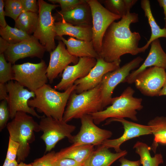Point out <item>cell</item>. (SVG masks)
Here are the masks:
<instances>
[{
	"mask_svg": "<svg viewBox=\"0 0 166 166\" xmlns=\"http://www.w3.org/2000/svg\"><path fill=\"white\" fill-rule=\"evenodd\" d=\"M138 21V14L129 12L120 21L112 22L103 37L100 57L107 62H121V57L125 54L140 53L138 44L140 35L132 32L130 28L131 24Z\"/></svg>",
	"mask_w": 166,
	"mask_h": 166,
	"instance_id": "1",
	"label": "cell"
},
{
	"mask_svg": "<svg viewBox=\"0 0 166 166\" xmlns=\"http://www.w3.org/2000/svg\"><path fill=\"white\" fill-rule=\"evenodd\" d=\"M73 85L64 92H60L46 84L34 91L35 97L28 102L29 106L36 108L46 117L62 120L65 107L72 93L76 89Z\"/></svg>",
	"mask_w": 166,
	"mask_h": 166,
	"instance_id": "2",
	"label": "cell"
},
{
	"mask_svg": "<svg viewBox=\"0 0 166 166\" xmlns=\"http://www.w3.org/2000/svg\"><path fill=\"white\" fill-rule=\"evenodd\" d=\"M134 90L127 87L121 95L113 98L111 105L105 110L89 114L96 124H98L110 118H127L134 121H138L137 110L143 108L141 98L135 97Z\"/></svg>",
	"mask_w": 166,
	"mask_h": 166,
	"instance_id": "3",
	"label": "cell"
},
{
	"mask_svg": "<svg viewBox=\"0 0 166 166\" xmlns=\"http://www.w3.org/2000/svg\"><path fill=\"white\" fill-rule=\"evenodd\" d=\"M6 127L9 138L19 144L17 161L23 162L29 154L30 144L35 140L34 132L41 131L39 124L27 113L18 112Z\"/></svg>",
	"mask_w": 166,
	"mask_h": 166,
	"instance_id": "4",
	"label": "cell"
},
{
	"mask_svg": "<svg viewBox=\"0 0 166 166\" xmlns=\"http://www.w3.org/2000/svg\"><path fill=\"white\" fill-rule=\"evenodd\" d=\"M75 91V90H74ZM70 95L62 120L68 122L73 119L103 110L100 83L95 88L79 94L75 91Z\"/></svg>",
	"mask_w": 166,
	"mask_h": 166,
	"instance_id": "5",
	"label": "cell"
},
{
	"mask_svg": "<svg viewBox=\"0 0 166 166\" xmlns=\"http://www.w3.org/2000/svg\"><path fill=\"white\" fill-rule=\"evenodd\" d=\"M38 18L36 30L33 36L38 40L46 51L51 52L56 46L54 39V18L52 15V10L59 5L48 3L43 0L38 1Z\"/></svg>",
	"mask_w": 166,
	"mask_h": 166,
	"instance_id": "6",
	"label": "cell"
},
{
	"mask_svg": "<svg viewBox=\"0 0 166 166\" xmlns=\"http://www.w3.org/2000/svg\"><path fill=\"white\" fill-rule=\"evenodd\" d=\"M12 68L14 80L30 91L34 92L46 84L48 80L47 65L43 60L38 63L28 62L14 65Z\"/></svg>",
	"mask_w": 166,
	"mask_h": 166,
	"instance_id": "7",
	"label": "cell"
},
{
	"mask_svg": "<svg viewBox=\"0 0 166 166\" xmlns=\"http://www.w3.org/2000/svg\"><path fill=\"white\" fill-rule=\"evenodd\" d=\"M39 124L40 131L43 132L40 138L45 143V152H50L62 139L67 138L70 140L76 128L75 125L69 124L63 120L45 116L41 118Z\"/></svg>",
	"mask_w": 166,
	"mask_h": 166,
	"instance_id": "8",
	"label": "cell"
},
{
	"mask_svg": "<svg viewBox=\"0 0 166 166\" xmlns=\"http://www.w3.org/2000/svg\"><path fill=\"white\" fill-rule=\"evenodd\" d=\"M91 8L92 18V38L94 48L100 54L104 35L109 25L121 17L108 10L97 0H86Z\"/></svg>",
	"mask_w": 166,
	"mask_h": 166,
	"instance_id": "9",
	"label": "cell"
},
{
	"mask_svg": "<svg viewBox=\"0 0 166 166\" xmlns=\"http://www.w3.org/2000/svg\"><path fill=\"white\" fill-rule=\"evenodd\" d=\"M8 97L6 101L10 113V118L13 119L18 112H23L41 119L34 108L30 107L28 102L35 97L34 92L28 90L16 81H11L6 83Z\"/></svg>",
	"mask_w": 166,
	"mask_h": 166,
	"instance_id": "10",
	"label": "cell"
},
{
	"mask_svg": "<svg viewBox=\"0 0 166 166\" xmlns=\"http://www.w3.org/2000/svg\"><path fill=\"white\" fill-rule=\"evenodd\" d=\"M143 60L141 57H137L122 66L107 73L103 76L101 84L104 108L111 104L113 98L112 95L116 87L119 84L124 83L130 71L138 68Z\"/></svg>",
	"mask_w": 166,
	"mask_h": 166,
	"instance_id": "11",
	"label": "cell"
},
{
	"mask_svg": "<svg viewBox=\"0 0 166 166\" xmlns=\"http://www.w3.org/2000/svg\"><path fill=\"white\" fill-rule=\"evenodd\" d=\"M80 119L81 125L79 131L69 140L72 144L101 145L104 141L112 136L113 133L111 131L97 126L89 115H85Z\"/></svg>",
	"mask_w": 166,
	"mask_h": 166,
	"instance_id": "12",
	"label": "cell"
},
{
	"mask_svg": "<svg viewBox=\"0 0 166 166\" xmlns=\"http://www.w3.org/2000/svg\"><path fill=\"white\" fill-rule=\"evenodd\" d=\"M166 79L165 69L152 67L139 74L134 83L136 88L144 95L154 97L158 96Z\"/></svg>",
	"mask_w": 166,
	"mask_h": 166,
	"instance_id": "13",
	"label": "cell"
},
{
	"mask_svg": "<svg viewBox=\"0 0 166 166\" xmlns=\"http://www.w3.org/2000/svg\"><path fill=\"white\" fill-rule=\"evenodd\" d=\"M113 121L118 122L121 123L124 130V133L118 138L105 140L101 145L109 148H114L117 152L122 151L120 146L125 141L141 136L152 134V129L150 126L135 123L127 121L124 118H110L107 120L105 124H108Z\"/></svg>",
	"mask_w": 166,
	"mask_h": 166,
	"instance_id": "14",
	"label": "cell"
},
{
	"mask_svg": "<svg viewBox=\"0 0 166 166\" xmlns=\"http://www.w3.org/2000/svg\"><path fill=\"white\" fill-rule=\"evenodd\" d=\"M95 66L84 77L78 79L74 82L76 85L75 92L79 94L92 89L100 84L103 76L120 67V62H107L100 57L97 59Z\"/></svg>",
	"mask_w": 166,
	"mask_h": 166,
	"instance_id": "15",
	"label": "cell"
},
{
	"mask_svg": "<svg viewBox=\"0 0 166 166\" xmlns=\"http://www.w3.org/2000/svg\"><path fill=\"white\" fill-rule=\"evenodd\" d=\"M46 51L38 40L32 36L29 39L10 44L3 54L6 60L12 64L19 59L26 57L42 58Z\"/></svg>",
	"mask_w": 166,
	"mask_h": 166,
	"instance_id": "16",
	"label": "cell"
},
{
	"mask_svg": "<svg viewBox=\"0 0 166 166\" xmlns=\"http://www.w3.org/2000/svg\"><path fill=\"white\" fill-rule=\"evenodd\" d=\"M97 62V59L95 58L79 57L77 63L66 67L63 71L61 81L55 86L54 89L56 90L65 91L73 86L76 81L86 76Z\"/></svg>",
	"mask_w": 166,
	"mask_h": 166,
	"instance_id": "17",
	"label": "cell"
},
{
	"mask_svg": "<svg viewBox=\"0 0 166 166\" xmlns=\"http://www.w3.org/2000/svg\"><path fill=\"white\" fill-rule=\"evenodd\" d=\"M65 45L62 41L59 40L55 49L50 52L46 75L50 83H53L69 64L72 63L76 64L78 62L79 58L70 54Z\"/></svg>",
	"mask_w": 166,
	"mask_h": 166,
	"instance_id": "18",
	"label": "cell"
},
{
	"mask_svg": "<svg viewBox=\"0 0 166 166\" xmlns=\"http://www.w3.org/2000/svg\"><path fill=\"white\" fill-rule=\"evenodd\" d=\"M148 54L142 64L137 69L132 71L124 83H134L137 75L147 68L156 67L166 69V53L162 48L159 39L152 42Z\"/></svg>",
	"mask_w": 166,
	"mask_h": 166,
	"instance_id": "19",
	"label": "cell"
},
{
	"mask_svg": "<svg viewBox=\"0 0 166 166\" xmlns=\"http://www.w3.org/2000/svg\"><path fill=\"white\" fill-rule=\"evenodd\" d=\"M92 26L73 25L63 20L55 22L54 31L56 37L67 35L87 42L92 40Z\"/></svg>",
	"mask_w": 166,
	"mask_h": 166,
	"instance_id": "20",
	"label": "cell"
},
{
	"mask_svg": "<svg viewBox=\"0 0 166 166\" xmlns=\"http://www.w3.org/2000/svg\"><path fill=\"white\" fill-rule=\"evenodd\" d=\"M57 12L61 20L73 25L92 26L91 10L86 0L69 10Z\"/></svg>",
	"mask_w": 166,
	"mask_h": 166,
	"instance_id": "21",
	"label": "cell"
},
{
	"mask_svg": "<svg viewBox=\"0 0 166 166\" xmlns=\"http://www.w3.org/2000/svg\"><path fill=\"white\" fill-rule=\"evenodd\" d=\"M106 147L101 145L90 154L84 166H110L117 160L124 156L127 153L126 150L113 153Z\"/></svg>",
	"mask_w": 166,
	"mask_h": 166,
	"instance_id": "22",
	"label": "cell"
},
{
	"mask_svg": "<svg viewBox=\"0 0 166 166\" xmlns=\"http://www.w3.org/2000/svg\"><path fill=\"white\" fill-rule=\"evenodd\" d=\"M56 39L62 41L67 49L71 55L78 57H87L95 58L100 57L95 49L92 41L87 42L76 39L70 37L67 40L62 36H56Z\"/></svg>",
	"mask_w": 166,
	"mask_h": 166,
	"instance_id": "23",
	"label": "cell"
},
{
	"mask_svg": "<svg viewBox=\"0 0 166 166\" xmlns=\"http://www.w3.org/2000/svg\"><path fill=\"white\" fill-rule=\"evenodd\" d=\"M94 145L89 144L79 145L72 144L57 152H56L55 160L68 158L73 160L83 165L94 150Z\"/></svg>",
	"mask_w": 166,
	"mask_h": 166,
	"instance_id": "24",
	"label": "cell"
},
{
	"mask_svg": "<svg viewBox=\"0 0 166 166\" xmlns=\"http://www.w3.org/2000/svg\"><path fill=\"white\" fill-rule=\"evenodd\" d=\"M141 6L144 11L145 17L148 19L151 30V34L146 44L140 48V53L144 52L153 41L161 37L166 38V28H160L156 22L152 14L150 1L148 0H141Z\"/></svg>",
	"mask_w": 166,
	"mask_h": 166,
	"instance_id": "25",
	"label": "cell"
},
{
	"mask_svg": "<svg viewBox=\"0 0 166 166\" xmlns=\"http://www.w3.org/2000/svg\"><path fill=\"white\" fill-rule=\"evenodd\" d=\"M133 148L135 149V152L140 156V163L143 166H159L163 163V157L161 154H156L153 157L151 156L150 147L146 144L138 141Z\"/></svg>",
	"mask_w": 166,
	"mask_h": 166,
	"instance_id": "26",
	"label": "cell"
},
{
	"mask_svg": "<svg viewBox=\"0 0 166 166\" xmlns=\"http://www.w3.org/2000/svg\"><path fill=\"white\" fill-rule=\"evenodd\" d=\"M147 125L151 127L154 135L152 146L155 152L158 144L166 145V117H156L150 120Z\"/></svg>",
	"mask_w": 166,
	"mask_h": 166,
	"instance_id": "27",
	"label": "cell"
},
{
	"mask_svg": "<svg viewBox=\"0 0 166 166\" xmlns=\"http://www.w3.org/2000/svg\"><path fill=\"white\" fill-rule=\"evenodd\" d=\"M38 18V13L23 12L15 21L14 27L30 35L36 30Z\"/></svg>",
	"mask_w": 166,
	"mask_h": 166,
	"instance_id": "28",
	"label": "cell"
},
{
	"mask_svg": "<svg viewBox=\"0 0 166 166\" xmlns=\"http://www.w3.org/2000/svg\"><path fill=\"white\" fill-rule=\"evenodd\" d=\"M105 8L112 13L121 18L130 12L137 0H105L102 1Z\"/></svg>",
	"mask_w": 166,
	"mask_h": 166,
	"instance_id": "29",
	"label": "cell"
},
{
	"mask_svg": "<svg viewBox=\"0 0 166 166\" xmlns=\"http://www.w3.org/2000/svg\"><path fill=\"white\" fill-rule=\"evenodd\" d=\"M0 34L1 37L10 44H14L30 39V36L24 32L7 25L5 28L0 27Z\"/></svg>",
	"mask_w": 166,
	"mask_h": 166,
	"instance_id": "30",
	"label": "cell"
},
{
	"mask_svg": "<svg viewBox=\"0 0 166 166\" xmlns=\"http://www.w3.org/2000/svg\"><path fill=\"white\" fill-rule=\"evenodd\" d=\"M10 62H7L3 53L0 54V83H6L14 80L12 66Z\"/></svg>",
	"mask_w": 166,
	"mask_h": 166,
	"instance_id": "31",
	"label": "cell"
},
{
	"mask_svg": "<svg viewBox=\"0 0 166 166\" xmlns=\"http://www.w3.org/2000/svg\"><path fill=\"white\" fill-rule=\"evenodd\" d=\"M5 16L15 21L23 12L20 0H6L4 1Z\"/></svg>",
	"mask_w": 166,
	"mask_h": 166,
	"instance_id": "32",
	"label": "cell"
},
{
	"mask_svg": "<svg viewBox=\"0 0 166 166\" xmlns=\"http://www.w3.org/2000/svg\"><path fill=\"white\" fill-rule=\"evenodd\" d=\"M55 152L54 151H50L35 159L31 163L33 166H54Z\"/></svg>",
	"mask_w": 166,
	"mask_h": 166,
	"instance_id": "33",
	"label": "cell"
},
{
	"mask_svg": "<svg viewBox=\"0 0 166 166\" xmlns=\"http://www.w3.org/2000/svg\"><path fill=\"white\" fill-rule=\"evenodd\" d=\"M10 118V113L6 100L1 101L0 104V131L6 126Z\"/></svg>",
	"mask_w": 166,
	"mask_h": 166,
	"instance_id": "34",
	"label": "cell"
},
{
	"mask_svg": "<svg viewBox=\"0 0 166 166\" xmlns=\"http://www.w3.org/2000/svg\"><path fill=\"white\" fill-rule=\"evenodd\" d=\"M48 1L54 4H59L61 12L69 10L84 2L85 0H49Z\"/></svg>",
	"mask_w": 166,
	"mask_h": 166,
	"instance_id": "35",
	"label": "cell"
},
{
	"mask_svg": "<svg viewBox=\"0 0 166 166\" xmlns=\"http://www.w3.org/2000/svg\"><path fill=\"white\" fill-rule=\"evenodd\" d=\"M19 147V144L9 138L6 158L10 161L16 160Z\"/></svg>",
	"mask_w": 166,
	"mask_h": 166,
	"instance_id": "36",
	"label": "cell"
},
{
	"mask_svg": "<svg viewBox=\"0 0 166 166\" xmlns=\"http://www.w3.org/2000/svg\"><path fill=\"white\" fill-rule=\"evenodd\" d=\"M23 12H31L38 13V2L36 0H20Z\"/></svg>",
	"mask_w": 166,
	"mask_h": 166,
	"instance_id": "37",
	"label": "cell"
},
{
	"mask_svg": "<svg viewBox=\"0 0 166 166\" xmlns=\"http://www.w3.org/2000/svg\"><path fill=\"white\" fill-rule=\"evenodd\" d=\"M54 166H84L76 161L68 158H62L55 160Z\"/></svg>",
	"mask_w": 166,
	"mask_h": 166,
	"instance_id": "38",
	"label": "cell"
},
{
	"mask_svg": "<svg viewBox=\"0 0 166 166\" xmlns=\"http://www.w3.org/2000/svg\"><path fill=\"white\" fill-rule=\"evenodd\" d=\"M121 163L120 166H140L141 164L140 160L136 161H131L123 156L119 159Z\"/></svg>",
	"mask_w": 166,
	"mask_h": 166,
	"instance_id": "39",
	"label": "cell"
},
{
	"mask_svg": "<svg viewBox=\"0 0 166 166\" xmlns=\"http://www.w3.org/2000/svg\"><path fill=\"white\" fill-rule=\"evenodd\" d=\"M4 2L2 0H0V27L5 28L7 25L5 19V12L4 10Z\"/></svg>",
	"mask_w": 166,
	"mask_h": 166,
	"instance_id": "40",
	"label": "cell"
},
{
	"mask_svg": "<svg viewBox=\"0 0 166 166\" xmlns=\"http://www.w3.org/2000/svg\"><path fill=\"white\" fill-rule=\"evenodd\" d=\"M6 87V83H0V100H7L8 97V94Z\"/></svg>",
	"mask_w": 166,
	"mask_h": 166,
	"instance_id": "41",
	"label": "cell"
},
{
	"mask_svg": "<svg viewBox=\"0 0 166 166\" xmlns=\"http://www.w3.org/2000/svg\"><path fill=\"white\" fill-rule=\"evenodd\" d=\"M9 43L2 37H0V54L4 53L10 45Z\"/></svg>",
	"mask_w": 166,
	"mask_h": 166,
	"instance_id": "42",
	"label": "cell"
},
{
	"mask_svg": "<svg viewBox=\"0 0 166 166\" xmlns=\"http://www.w3.org/2000/svg\"><path fill=\"white\" fill-rule=\"evenodd\" d=\"M157 1L160 6L162 7L164 10L165 18V26L164 28H166V0H158Z\"/></svg>",
	"mask_w": 166,
	"mask_h": 166,
	"instance_id": "43",
	"label": "cell"
},
{
	"mask_svg": "<svg viewBox=\"0 0 166 166\" xmlns=\"http://www.w3.org/2000/svg\"><path fill=\"white\" fill-rule=\"evenodd\" d=\"M18 164L17 160L13 161H10L6 158L2 166H18Z\"/></svg>",
	"mask_w": 166,
	"mask_h": 166,
	"instance_id": "44",
	"label": "cell"
},
{
	"mask_svg": "<svg viewBox=\"0 0 166 166\" xmlns=\"http://www.w3.org/2000/svg\"><path fill=\"white\" fill-rule=\"evenodd\" d=\"M166 96V79L162 89L158 94V96Z\"/></svg>",
	"mask_w": 166,
	"mask_h": 166,
	"instance_id": "45",
	"label": "cell"
},
{
	"mask_svg": "<svg viewBox=\"0 0 166 166\" xmlns=\"http://www.w3.org/2000/svg\"><path fill=\"white\" fill-rule=\"evenodd\" d=\"M18 166H33V165L31 163L29 164H26L22 161L18 163Z\"/></svg>",
	"mask_w": 166,
	"mask_h": 166,
	"instance_id": "46",
	"label": "cell"
}]
</instances>
